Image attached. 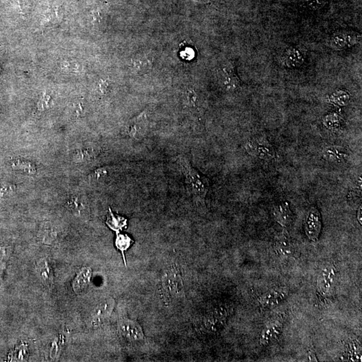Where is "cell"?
<instances>
[{
  "label": "cell",
  "instance_id": "14",
  "mask_svg": "<svg viewBox=\"0 0 362 362\" xmlns=\"http://www.w3.org/2000/svg\"><path fill=\"white\" fill-rule=\"evenodd\" d=\"M283 61L286 66L292 68L299 67L303 64L305 59V52L300 48L292 47L286 50L283 55Z\"/></svg>",
  "mask_w": 362,
  "mask_h": 362
},
{
  "label": "cell",
  "instance_id": "9",
  "mask_svg": "<svg viewBox=\"0 0 362 362\" xmlns=\"http://www.w3.org/2000/svg\"><path fill=\"white\" fill-rule=\"evenodd\" d=\"M288 294L289 293L285 289L270 290L259 296L258 303L263 308L276 307L287 298Z\"/></svg>",
  "mask_w": 362,
  "mask_h": 362
},
{
  "label": "cell",
  "instance_id": "1",
  "mask_svg": "<svg viewBox=\"0 0 362 362\" xmlns=\"http://www.w3.org/2000/svg\"><path fill=\"white\" fill-rule=\"evenodd\" d=\"M176 161L182 169L189 195L196 204L205 205L210 186L209 178L198 173L186 157L178 156Z\"/></svg>",
  "mask_w": 362,
  "mask_h": 362
},
{
  "label": "cell",
  "instance_id": "15",
  "mask_svg": "<svg viewBox=\"0 0 362 362\" xmlns=\"http://www.w3.org/2000/svg\"><path fill=\"white\" fill-rule=\"evenodd\" d=\"M132 69L138 75L147 73L152 69L153 58L149 54L143 53L136 56L132 61Z\"/></svg>",
  "mask_w": 362,
  "mask_h": 362
},
{
  "label": "cell",
  "instance_id": "10",
  "mask_svg": "<svg viewBox=\"0 0 362 362\" xmlns=\"http://www.w3.org/2000/svg\"><path fill=\"white\" fill-rule=\"evenodd\" d=\"M274 248L279 256L286 257V258H290L293 256L295 250L291 237L287 230H283V232L276 237Z\"/></svg>",
  "mask_w": 362,
  "mask_h": 362
},
{
  "label": "cell",
  "instance_id": "17",
  "mask_svg": "<svg viewBox=\"0 0 362 362\" xmlns=\"http://www.w3.org/2000/svg\"><path fill=\"white\" fill-rule=\"evenodd\" d=\"M164 287L169 293L176 294L181 291L183 283L177 270H172L164 278Z\"/></svg>",
  "mask_w": 362,
  "mask_h": 362
},
{
  "label": "cell",
  "instance_id": "13",
  "mask_svg": "<svg viewBox=\"0 0 362 362\" xmlns=\"http://www.w3.org/2000/svg\"><path fill=\"white\" fill-rule=\"evenodd\" d=\"M273 215L277 223L280 224L283 228H288L293 222V212L287 202H281L280 204L277 205L274 207Z\"/></svg>",
  "mask_w": 362,
  "mask_h": 362
},
{
  "label": "cell",
  "instance_id": "24",
  "mask_svg": "<svg viewBox=\"0 0 362 362\" xmlns=\"http://www.w3.org/2000/svg\"><path fill=\"white\" fill-rule=\"evenodd\" d=\"M108 226L110 227L112 230L117 231L120 230L124 226H126V220L118 216H115L111 213L110 217L108 218V221L107 222Z\"/></svg>",
  "mask_w": 362,
  "mask_h": 362
},
{
  "label": "cell",
  "instance_id": "31",
  "mask_svg": "<svg viewBox=\"0 0 362 362\" xmlns=\"http://www.w3.org/2000/svg\"><path fill=\"white\" fill-rule=\"evenodd\" d=\"M109 86H110V82H109L108 79L100 80L99 89L100 92L102 93V95H106V93H108V91H109Z\"/></svg>",
  "mask_w": 362,
  "mask_h": 362
},
{
  "label": "cell",
  "instance_id": "30",
  "mask_svg": "<svg viewBox=\"0 0 362 362\" xmlns=\"http://www.w3.org/2000/svg\"><path fill=\"white\" fill-rule=\"evenodd\" d=\"M326 0H309L307 5L312 10H317L326 5Z\"/></svg>",
  "mask_w": 362,
  "mask_h": 362
},
{
  "label": "cell",
  "instance_id": "3",
  "mask_svg": "<svg viewBox=\"0 0 362 362\" xmlns=\"http://www.w3.org/2000/svg\"><path fill=\"white\" fill-rule=\"evenodd\" d=\"M246 150L251 156L263 160H271L276 156L275 150L265 138H252L246 143Z\"/></svg>",
  "mask_w": 362,
  "mask_h": 362
},
{
  "label": "cell",
  "instance_id": "29",
  "mask_svg": "<svg viewBox=\"0 0 362 362\" xmlns=\"http://www.w3.org/2000/svg\"><path fill=\"white\" fill-rule=\"evenodd\" d=\"M8 258V253L6 252L4 248L0 249V274L4 272L5 269L6 263H7Z\"/></svg>",
  "mask_w": 362,
  "mask_h": 362
},
{
  "label": "cell",
  "instance_id": "2",
  "mask_svg": "<svg viewBox=\"0 0 362 362\" xmlns=\"http://www.w3.org/2000/svg\"><path fill=\"white\" fill-rule=\"evenodd\" d=\"M117 332L122 339L128 343L138 344L145 340L143 329L138 323L129 319H124L119 322Z\"/></svg>",
  "mask_w": 362,
  "mask_h": 362
},
{
  "label": "cell",
  "instance_id": "26",
  "mask_svg": "<svg viewBox=\"0 0 362 362\" xmlns=\"http://www.w3.org/2000/svg\"><path fill=\"white\" fill-rule=\"evenodd\" d=\"M15 191L14 185L10 183H2L0 184V198H6L12 195Z\"/></svg>",
  "mask_w": 362,
  "mask_h": 362
},
{
  "label": "cell",
  "instance_id": "16",
  "mask_svg": "<svg viewBox=\"0 0 362 362\" xmlns=\"http://www.w3.org/2000/svg\"><path fill=\"white\" fill-rule=\"evenodd\" d=\"M37 273L43 284L51 287L53 283V271L47 259H43L37 265Z\"/></svg>",
  "mask_w": 362,
  "mask_h": 362
},
{
  "label": "cell",
  "instance_id": "20",
  "mask_svg": "<svg viewBox=\"0 0 362 362\" xmlns=\"http://www.w3.org/2000/svg\"><path fill=\"white\" fill-rule=\"evenodd\" d=\"M13 168L23 173L32 175L36 173V169L33 163L25 160H17L13 163Z\"/></svg>",
  "mask_w": 362,
  "mask_h": 362
},
{
  "label": "cell",
  "instance_id": "5",
  "mask_svg": "<svg viewBox=\"0 0 362 362\" xmlns=\"http://www.w3.org/2000/svg\"><path fill=\"white\" fill-rule=\"evenodd\" d=\"M336 268L333 265H327L322 268L318 276L317 289L323 295H327L333 291L336 280Z\"/></svg>",
  "mask_w": 362,
  "mask_h": 362
},
{
  "label": "cell",
  "instance_id": "25",
  "mask_svg": "<svg viewBox=\"0 0 362 362\" xmlns=\"http://www.w3.org/2000/svg\"><path fill=\"white\" fill-rule=\"evenodd\" d=\"M198 95L193 89H188L185 96L184 103L189 108H195L197 106Z\"/></svg>",
  "mask_w": 362,
  "mask_h": 362
},
{
  "label": "cell",
  "instance_id": "22",
  "mask_svg": "<svg viewBox=\"0 0 362 362\" xmlns=\"http://www.w3.org/2000/svg\"><path fill=\"white\" fill-rule=\"evenodd\" d=\"M132 242V239L130 238L128 235L122 234L117 235L116 241H115V245H116V247L121 251L125 264L126 259L125 256H124V252L130 248Z\"/></svg>",
  "mask_w": 362,
  "mask_h": 362
},
{
  "label": "cell",
  "instance_id": "33",
  "mask_svg": "<svg viewBox=\"0 0 362 362\" xmlns=\"http://www.w3.org/2000/svg\"><path fill=\"white\" fill-rule=\"evenodd\" d=\"M357 219L360 224H361V207L359 209L358 213H357Z\"/></svg>",
  "mask_w": 362,
  "mask_h": 362
},
{
  "label": "cell",
  "instance_id": "23",
  "mask_svg": "<svg viewBox=\"0 0 362 362\" xmlns=\"http://www.w3.org/2000/svg\"><path fill=\"white\" fill-rule=\"evenodd\" d=\"M28 355L29 354H28L27 346L25 345V344L17 347L10 354L11 356H12L11 359L14 361H26L28 359Z\"/></svg>",
  "mask_w": 362,
  "mask_h": 362
},
{
  "label": "cell",
  "instance_id": "18",
  "mask_svg": "<svg viewBox=\"0 0 362 362\" xmlns=\"http://www.w3.org/2000/svg\"><path fill=\"white\" fill-rule=\"evenodd\" d=\"M99 148L97 147L80 148L74 152L73 159L77 163L89 162L99 155Z\"/></svg>",
  "mask_w": 362,
  "mask_h": 362
},
{
  "label": "cell",
  "instance_id": "6",
  "mask_svg": "<svg viewBox=\"0 0 362 362\" xmlns=\"http://www.w3.org/2000/svg\"><path fill=\"white\" fill-rule=\"evenodd\" d=\"M115 301L112 298L98 303L91 315L90 326L91 328H97L110 318L114 307Z\"/></svg>",
  "mask_w": 362,
  "mask_h": 362
},
{
  "label": "cell",
  "instance_id": "7",
  "mask_svg": "<svg viewBox=\"0 0 362 362\" xmlns=\"http://www.w3.org/2000/svg\"><path fill=\"white\" fill-rule=\"evenodd\" d=\"M222 84L227 90L233 91L240 88L242 82L237 73L234 62L228 61L222 67L221 71Z\"/></svg>",
  "mask_w": 362,
  "mask_h": 362
},
{
  "label": "cell",
  "instance_id": "27",
  "mask_svg": "<svg viewBox=\"0 0 362 362\" xmlns=\"http://www.w3.org/2000/svg\"><path fill=\"white\" fill-rule=\"evenodd\" d=\"M109 170L108 168H102V169H99L95 170L93 171L92 173L91 174L90 178L91 179L95 180H99L102 178H106L107 176L108 175Z\"/></svg>",
  "mask_w": 362,
  "mask_h": 362
},
{
  "label": "cell",
  "instance_id": "28",
  "mask_svg": "<svg viewBox=\"0 0 362 362\" xmlns=\"http://www.w3.org/2000/svg\"><path fill=\"white\" fill-rule=\"evenodd\" d=\"M43 239L45 243H51L52 241H54V239L56 238V233L55 231L52 230L51 228H46L45 231L43 233Z\"/></svg>",
  "mask_w": 362,
  "mask_h": 362
},
{
  "label": "cell",
  "instance_id": "12",
  "mask_svg": "<svg viewBox=\"0 0 362 362\" xmlns=\"http://www.w3.org/2000/svg\"><path fill=\"white\" fill-rule=\"evenodd\" d=\"M91 275H92V270L91 268H81L72 283V287L76 294H82L87 291V288L90 284Z\"/></svg>",
  "mask_w": 362,
  "mask_h": 362
},
{
  "label": "cell",
  "instance_id": "32",
  "mask_svg": "<svg viewBox=\"0 0 362 362\" xmlns=\"http://www.w3.org/2000/svg\"><path fill=\"white\" fill-rule=\"evenodd\" d=\"M307 359L309 361H318L317 357L316 356L315 352H314L313 350H310L307 353Z\"/></svg>",
  "mask_w": 362,
  "mask_h": 362
},
{
  "label": "cell",
  "instance_id": "21",
  "mask_svg": "<svg viewBox=\"0 0 362 362\" xmlns=\"http://www.w3.org/2000/svg\"><path fill=\"white\" fill-rule=\"evenodd\" d=\"M67 208L75 213H80L85 208L84 198L80 197H71L66 203Z\"/></svg>",
  "mask_w": 362,
  "mask_h": 362
},
{
  "label": "cell",
  "instance_id": "11",
  "mask_svg": "<svg viewBox=\"0 0 362 362\" xmlns=\"http://www.w3.org/2000/svg\"><path fill=\"white\" fill-rule=\"evenodd\" d=\"M147 130V117L142 113L136 118L132 119L125 127L126 134L135 139L143 138Z\"/></svg>",
  "mask_w": 362,
  "mask_h": 362
},
{
  "label": "cell",
  "instance_id": "4",
  "mask_svg": "<svg viewBox=\"0 0 362 362\" xmlns=\"http://www.w3.org/2000/svg\"><path fill=\"white\" fill-rule=\"evenodd\" d=\"M304 227L305 233L311 241L319 240L322 222L319 211L316 207H312L307 212Z\"/></svg>",
  "mask_w": 362,
  "mask_h": 362
},
{
  "label": "cell",
  "instance_id": "8",
  "mask_svg": "<svg viewBox=\"0 0 362 362\" xmlns=\"http://www.w3.org/2000/svg\"><path fill=\"white\" fill-rule=\"evenodd\" d=\"M283 330V321L280 319L274 320L270 323L262 331L259 337V344L263 346L270 345L272 342L278 339L282 334Z\"/></svg>",
  "mask_w": 362,
  "mask_h": 362
},
{
  "label": "cell",
  "instance_id": "19",
  "mask_svg": "<svg viewBox=\"0 0 362 362\" xmlns=\"http://www.w3.org/2000/svg\"><path fill=\"white\" fill-rule=\"evenodd\" d=\"M324 158L331 163H343L348 158V153L343 148L330 147L327 148L324 152Z\"/></svg>",
  "mask_w": 362,
  "mask_h": 362
}]
</instances>
